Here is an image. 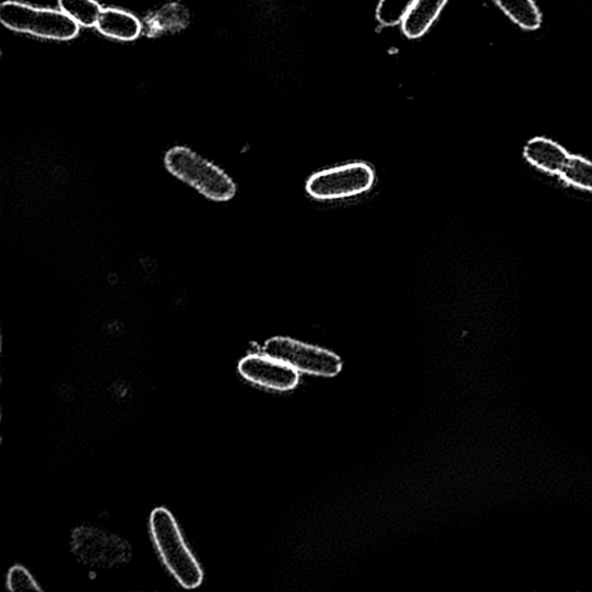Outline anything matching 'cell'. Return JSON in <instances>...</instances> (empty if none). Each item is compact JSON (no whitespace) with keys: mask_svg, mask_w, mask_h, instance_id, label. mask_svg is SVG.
<instances>
[{"mask_svg":"<svg viewBox=\"0 0 592 592\" xmlns=\"http://www.w3.org/2000/svg\"><path fill=\"white\" fill-rule=\"evenodd\" d=\"M498 8L524 31H537L543 23V14L535 0H495Z\"/></svg>","mask_w":592,"mask_h":592,"instance_id":"cell-11","label":"cell"},{"mask_svg":"<svg viewBox=\"0 0 592 592\" xmlns=\"http://www.w3.org/2000/svg\"><path fill=\"white\" fill-rule=\"evenodd\" d=\"M239 371L247 381L273 390L286 391L299 383L296 369L264 354L248 355L240 362Z\"/></svg>","mask_w":592,"mask_h":592,"instance_id":"cell-7","label":"cell"},{"mask_svg":"<svg viewBox=\"0 0 592 592\" xmlns=\"http://www.w3.org/2000/svg\"><path fill=\"white\" fill-rule=\"evenodd\" d=\"M0 23L19 33L59 42H67L79 33V25L62 11L17 2H5L0 7Z\"/></svg>","mask_w":592,"mask_h":592,"instance_id":"cell-3","label":"cell"},{"mask_svg":"<svg viewBox=\"0 0 592 592\" xmlns=\"http://www.w3.org/2000/svg\"><path fill=\"white\" fill-rule=\"evenodd\" d=\"M414 0H380L377 10L379 23L386 27L402 24Z\"/></svg>","mask_w":592,"mask_h":592,"instance_id":"cell-14","label":"cell"},{"mask_svg":"<svg viewBox=\"0 0 592 592\" xmlns=\"http://www.w3.org/2000/svg\"><path fill=\"white\" fill-rule=\"evenodd\" d=\"M7 587L10 591H43L29 570L22 565H15L9 570Z\"/></svg>","mask_w":592,"mask_h":592,"instance_id":"cell-15","label":"cell"},{"mask_svg":"<svg viewBox=\"0 0 592 592\" xmlns=\"http://www.w3.org/2000/svg\"><path fill=\"white\" fill-rule=\"evenodd\" d=\"M70 544L76 560L92 568H117L132 558V548L126 540L97 526L75 528Z\"/></svg>","mask_w":592,"mask_h":592,"instance_id":"cell-4","label":"cell"},{"mask_svg":"<svg viewBox=\"0 0 592 592\" xmlns=\"http://www.w3.org/2000/svg\"><path fill=\"white\" fill-rule=\"evenodd\" d=\"M561 179L576 188L592 191V162L580 155H569L560 174Z\"/></svg>","mask_w":592,"mask_h":592,"instance_id":"cell-13","label":"cell"},{"mask_svg":"<svg viewBox=\"0 0 592 592\" xmlns=\"http://www.w3.org/2000/svg\"><path fill=\"white\" fill-rule=\"evenodd\" d=\"M167 170L208 200L218 203L234 199L238 187L221 167L186 146H175L164 157Z\"/></svg>","mask_w":592,"mask_h":592,"instance_id":"cell-2","label":"cell"},{"mask_svg":"<svg viewBox=\"0 0 592 592\" xmlns=\"http://www.w3.org/2000/svg\"><path fill=\"white\" fill-rule=\"evenodd\" d=\"M150 532L157 555L176 582L188 590L200 588L204 580L201 564L192 555L167 508L157 507L151 512Z\"/></svg>","mask_w":592,"mask_h":592,"instance_id":"cell-1","label":"cell"},{"mask_svg":"<svg viewBox=\"0 0 592 592\" xmlns=\"http://www.w3.org/2000/svg\"><path fill=\"white\" fill-rule=\"evenodd\" d=\"M58 4L63 13L83 27L96 26L104 11L95 0H58Z\"/></svg>","mask_w":592,"mask_h":592,"instance_id":"cell-12","label":"cell"},{"mask_svg":"<svg viewBox=\"0 0 592 592\" xmlns=\"http://www.w3.org/2000/svg\"><path fill=\"white\" fill-rule=\"evenodd\" d=\"M375 183V171L366 163H351L311 175L306 191L316 201L333 202L353 199L368 192Z\"/></svg>","mask_w":592,"mask_h":592,"instance_id":"cell-5","label":"cell"},{"mask_svg":"<svg viewBox=\"0 0 592 592\" xmlns=\"http://www.w3.org/2000/svg\"><path fill=\"white\" fill-rule=\"evenodd\" d=\"M263 354L296 370L321 377H334L342 369V362L338 355L285 338L269 340L263 346Z\"/></svg>","mask_w":592,"mask_h":592,"instance_id":"cell-6","label":"cell"},{"mask_svg":"<svg viewBox=\"0 0 592 592\" xmlns=\"http://www.w3.org/2000/svg\"><path fill=\"white\" fill-rule=\"evenodd\" d=\"M448 0H414L409 9L402 29L409 38H419L437 22Z\"/></svg>","mask_w":592,"mask_h":592,"instance_id":"cell-9","label":"cell"},{"mask_svg":"<svg viewBox=\"0 0 592 592\" xmlns=\"http://www.w3.org/2000/svg\"><path fill=\"white\" fill-rule=\"evenodd\" d=\"M523 153L532 166L550 175H560L570 155L561 145L545 137L532 138Z\"/></svg>","mask_w":592,"mask_h":592,"instance_id":"cell-8","label":"cell"},{"mask_svg":"<svg viewBox=\"0 0 592 592\" xmlns=\"http://www.w3.org/2000/svg\"><path fill=\"white\" fill-rule=\"evenodd\" d=\"M95 27L102 34L121 42H132L142 31L140 20L131 13L116 9L104 10Z\"/></svg>","mask_w":592,"mask_h":592,"instance_id":"cell-10","label":"cell"}]
</instances>
